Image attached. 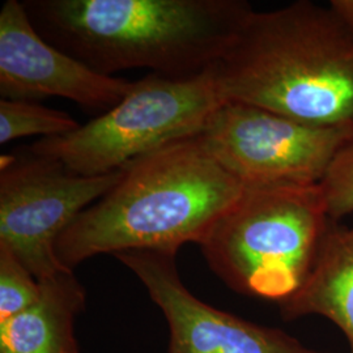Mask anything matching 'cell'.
<instances>
[{
	"instance_id": "1",
	"label": "cell",
	"mask_w": 353,
	"mask_h": 353,
	"mask_svg": "<svg viewBox=\"0 0 353 353\" xmlns=\"http://www.w3.org/2000/svg\"><path fill=\"white\" fill-rule=\"evenodd\" d=\"M38 34L93 71L189 77L212 67L252 14L242 0H28Z\"/></svg>"
},
{
	"instance_id": "2",
	"label": "cell",
	"mask_w": 353,
	"mask_h": 353,
	"mask_svg": "<svg viewBox=\"0 0 353 353\" xmlns=\"http://www.w3.org/2000/svg\"><path fill=\"white\" fill-rule=\"evenodd\" d=\"M113 189L76 217L55 252L72 270L99 254L172 250L201 243L245 186L196 137L176 140L122 169Z\"/></svg>"
},
{
	"instance_id": "3",
	"label": "cell",
	"mask_w": 353,
	"mask_h": 353,
	"mask_svg": "<svg viewBox=\"0 0 353 353\" xmlns=\"http://www.w3.org/2000/svg\"><path fill=\"white\" fill-rule=\"evenodd\" d=\"M211 71L225 102L353 127V32L330 7L296 1L252 12Z\"/></svg>"
},
{
	"instance_id": "4",
	"label": "cell",
	"mask_w": 353,
	"mask_h": 353,
	"mask_svg": "<svg viewBox=\"0 0 353 353\" xmlns=\"http://www.w3.org/2000/svg\"><path fill=\"white\" fill-rule=\"evenodd\" d=\"M331 223L319 185L245 188L199 245L230 290L283 303L310 275Z\"/></svg>"
},
{
	"instance_id": "5",
	"label": "cell",
	"mask_w": 353,
	"mask_h": 353,
	"mask_svg": "<svg viewBox=\"0 0 353 353\" xmlns=\"http://www.w3.org/2000/svg\"><path fill=\"white\" fill-rule=\"evenodd\" d=\"M224 102L211 67L189 77L152 74L134 81L108 112L63 137L41 138L29 151L80 176L109 174L173 141L196 137Z\"/></svg>"
},
{
	"instance_id": "6",
	"label": "cell",
	"mask_w": 353,
	"mask_h": 353,
	"mask_svg": "<svg viewBox=\"0 0 353 353\" xmlns=\"http://www.w3.org/2000/svg\"><path fill=\"white\" fill-rule=\"evenodd\" d=\"M245 188L319 185L353 127L316 126L241 102H224L198 134Z\"/></svg>"
},
{
	"instance_id": "7",
	"label": "cell",
	"mask_w": 353,
	"mask_h": 353,
	"mask_svg": "<svg viewBox=\"0 0 353 353\" xmlns=\"http://www.w3.org/2000/svg\"><path fill=\"white\" fill-rule=\"evenodd\" d=\"M122 173L80 176L29 148L21 154H3L0 245L7 246L38 281L68 270L57 256V241L79 214L113 189Z\"/></svg>"
},
{
	"instance_id": "8",
	"label": "cell",
	"mask_w": 353,
	"mask_h": 353,
	"mask_svg": "<svg viewBox=\"0 0 353 353\" xmlns=\"http://www.w3.org/2000/svg\"><path fill=\"white\" fill-rule=\"evenodd\" d=\"M176 252L128 250L114 256L144 284L168 322L169 353H326L278 328L263 327L203 303L179 278Z\"/></svg>"
},
{
	"instance_id": "9",
	"label": "cell",
	"mask_w": 353,
	"mask_h": 353,
	"mask_svg": "<svg viewBox=\"0 0 353 353\" xmlns=\"http://www.w3.org/2000/svg\"><path fill=\"white\" fill-rule=\"evenodd\" d=\"M134 81L93 71L38 34L23 3L7 0L0 11L1 100L63 97L84 109H112Z\"/></svg>"
},
{
	"instance_id": "10",
	"label": "cell",
	"mask_w": 353,
	"mask_h": 353,
	"mask_svg": "<svg viewBox=\"0 0 353 353\" xmlns=\"http://www.w3.org/2000/svg\"><path fill=\"white\" fill-rule=\"evenodd\" d=\"M41 283L37 301L0 322V353H80L76 316L85 307V290L71 270Z\"/></svg>"
},
{
	"instance_id": "11",
	"label": "cell",
	"mask_w": 353,
	"mask_h": 353,
	"mask_svg": "<svg viewBox=\"0 0 353 353\" xmlns=\"http://www.w3.org/2000/svg\"><path fill=\"white\" fill-rule=\"evenodd\" d=\"M281 316L293 321L325 316L345 334L353 351V228L331 223L316 265L301 290L280 303Z\"/></svg>"
},
{
	"instance_id": "12",
	"label": "cell",
	"mask_w": 353,
	"mask_h": 353,
	"mask_svg": "<svg viewBox=\"0 0 353 353\" xmlns=\"http://www.w3.org/2000/svg\"><path fill=\"white\" fill-rule=\"evenodd\" d=\"M81 126L70 114L23 100H0V144L24 137H63Z\"/></svg>"
},
{
	"instance_id": "13",
	"label": "cell",
	"mask_w": 353,
	"mask_h": 353,
	"mask_svg": "<svg viewBox=\"0 0 353 353\" xmlns=\"http://www.w3.org/2000/svg\"><path fill=\"white\" fill-rule=\"evenodd\" d=\"M41 283L7 246L0 245V322L37 301Z\"/></svg>"
},
{
	"instance_id": "14",
	"label": "cell",
	"mask_w": 353,
	"mask_h": 353,
	"mask_svg": "<svg viewBox=\"0 0 353 353\" xmlns=\"http://www.w3.org/2000/svg\"><path fill=\"white\" fill-rule=\"evenodd\" d=\"M319 189L331 221L353 214V139L335 156Z\"/></svg>"
},
{
	"instance_id": "15",
	"label": "cell",
	"mask_w": 353,
	"mask_h": 353,
	"mask_svg": "<svg viewBox=\"0 0 353 353\" xmlns=\"http://www.w3.org/2000/svg\"><path fill=\"white\" fill-rule=\"evenodd\" d=\"M330 8L353 32V0H332Z\"/></svg>"
},
{
	"instance_id": "16",
	"label": "cell",
	"mask_w": 353,
	"mask_h": 353,
	"mask_svg": "<svg viewBox=\"0 0 353 353\" xmlns=\"http://www.w3.org/2000/svg\"><path fill=\"white\" fill-rule=\"evenodd\" d=\"M351 353H353V351H351Z\"/></svg>"
}]
</instances>
